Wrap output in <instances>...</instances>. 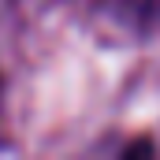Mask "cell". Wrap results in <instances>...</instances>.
Returning <instances> with one entry per match:
<instances>
[{"mask_svg": "<svg viewBox=\"0 0 160 160\" xmlns=\"http://www.w3.org/2000/svg\"><path fill=\"white\" fill-rule=\"evenodd\" d=\"M123 157H153V142H149V138H145V142H134V145L123 149Z\"/></svg>", "mask_w": 160, "mask_h": 160, "instance_id": "cell-1", "label": "cell"}, {"mask_svg": "<svg viewBox=\"0 0 160 160\" xmlns=\"http://www.w3.org/2000/svg\"><path fill=\"white\" fill-rule=\"evenodd\" d=\"M134 4H138L142 11H145V8H149V11H157V8H160V0H134Z\"/></svg>", "mask_w": 160, "mask_h": 160, "instance_id": "cell-2", "label": "cell"}]
</instances>
